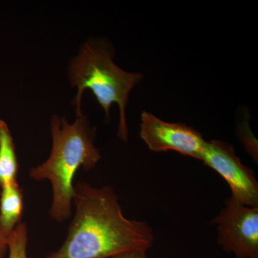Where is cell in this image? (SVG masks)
I'll return each mask as SVG.
<instances>
[{"label": "cell", "mask_w": 258, "mask_h": 258, "mask_svg": "<svg viewBox=\"0 0 258 258\" xmlns=\"http://www.w3.org/2000/svg\"><path fill=\"white\" fill-rule=\"evenodd\" d=\"M140 137L154 152L171 150L202 160L206 141L191 127L169 123L144 111L141 116Z\"/></svg>", "instance_id": "8992f818"}, {"label": "cell", "mask_w": 258, "mask_h": 258, "mask_svg": "<svg viewBox=\"0 0 258 258\" xmlns=\"http://www.w3.org/2000/svg\"><path fill=\"white\" fill-rule=\"evenodd\" d=\"M217 244L236 258H258V207L242 205L230 197L212 220Z\"/></svg>", "instance_id": "277c9868"}, {"label": "cell", "mask_w": 258, "mask_h": 258, "mask_svg": "<svg viewBox=\"0 0 258 258\" xmlns=\"http://www.w3.org/2000/svg\"><path fill=\"white\" fill-rule=\"evenodd\" d=\"M111 49L99 42H86L80 50L79 55L71 62L69 78L71 86L78 88L74 99L76 115L82 113L81 100L83 91L88 88L93 91L97 101L109 116L113 103L119 107L120 123L118 135L123 142L128 141V128L125 122V106L129 93L138 84L143 76L138 73H128L120 69L113 62Z\"/></svg>", "instance_id": "3957f363"}, {"label": "cell", "mask_w": 258, "mask_h": 258, "mask_svg": "<svg viewBox=\"0 0 258 258\" xmlns=\"http://www.w3.org/2000/svg\"><path fill=\"white\" fill-rule=\"evenodd\" d=\"M201 161L225 180L236 201L258 207L257 180L252 169L237 157L233 146L223 141L206 142Z\"/></svg>", "instance_id": "5b68a950"}, {"label": "cell", "mask_w": 258, "mask_h": 258, "mask_svg": "<svg viewBox=\"0 0 258 258\" xmlns=\"http://www.w3.org/2000/svg\"><path fill=\"white\" fill-rule=\"evenodd\" d=\"M18 171L14 139L6 122L0 120V188L18 182Z\"/></svg>", "instance_id": "ba28073f"}, {"label": "cell", "mask_w": 258, "mask_h": 258, "mask_svg": "<svg viewBox=\"0 0 258 258\" xmlns=\"http://www.w3.org/2000/svg\"><path fill=\"white\" fill-rule=\"evenodd\" d=\"M145 249H132L115 254L109 258H148Z\"/></svg>", "instance_id": "30bf717a"}, {"label": "cell", "mask_w": 258, "mask_h": 258, "mask_svg": "<svg viewBox=\"0 0 258 258\" xmlns=\"http://www.w3.org/2000/svg\"><path fill=\"white\" fill-rule=\"evenodd\" d=\"M23 210V194L18 182L1 187L0 223L5 235L8 237L21 222Z\"/></svg>", "instance_id": "52a82bcc"}, {"label": "cell", "mask_w": 258, "mask_h": 258, "mask_svg": "<svg viewBox=\"0 0 258 258\" xmlns=\"http://www.w3.org/2000/svg\"><path fill=\"white\" fill-rule=\"evenodd\" d=\"M52 146L50 157L43 164L32 168L29 176L35 181L48 180L52 185L50 217L57 222L72 215L75 187L74 179L81 167L89 171L101 159L94 146L96 128H91L82 113L70 124L64 118L54 115L51 121Z\"/></svg>", "instance_id": "7a4b0ae2"}, {"label": "cell", "mask_w": 258, "mask_h": 258, "mask_svg": "<svg viewBox=\"0 0 258 258\" xmlns=\"http://www.w3.org/2000/svg\"><path fill=\"white\" fill-rule=\"evenodd\" d=\"M74 187L76 213L67 238L45 258H109L152 247V227L147 222L124 216L112 186L96 188L79 182Z\"/></svg>", "instance_id": "6da1fadb"}, {"label": "cell", "mask_w": 258, "mask_h": 258, "mask_svg": "<svg viewBox=\"0 0 258 258\" xmlns=\"http://www.w3.org/2000/svg\"><path fill=\"white\" fill-rule=\"evenodd\" d=\"M28 227L26 223L21 222L9 236L8 258H28Z\"/></svg>", "instance_id": "9c48e42d"}, {"label": "cell", "mask_w": 258, "mask_h": 258, "mask_svg": "<svg viewBox=\"0 0 258 258\" xmlns=\"http://www.w3.org/2000/svg\"><path fill=\"white\" fill-rule=\"evenodd\" d=\"M8 240L9 237L5 235L0 223V258H5L7 252H8Z\"/></svg>", "instance_id": "8fae6325"}]
</instances>
